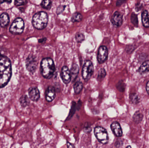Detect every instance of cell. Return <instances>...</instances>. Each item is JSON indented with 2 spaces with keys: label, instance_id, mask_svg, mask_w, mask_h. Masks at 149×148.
Listing matches in <instances>:
<instances>
[{
  "label": "cell",
  "instance_id": "cell-4",
  "mask_svg": "<svg viewBox=\"0 0 149 148\" xmlns=\"http://www.w3.org/2000/svg\"><path fill=\"white\" fill-rule=\"evenodd\" d=\"M24 28V23L21 17L16 18L9 28V31L14 35L20 34L23 32Z\"/></svg>",
  "mask_w": 149,
  "mask_h": 148
},
{
  "label": "cell",
  "instance_id": "cell-25",
  "mask_svg": "<svg viewBox=\"0 0 149 148\" xmlns=\"http://www.w3.org/2000/svg\"><path fill=\"white\" fill-rule=\"evenodd\" d=\"M20 103H21L22 106L23 107H25L29 105L30 103V101L28 96L25 95L22 96L20 98Z\"/></svg>",
  "mask_w": 149,
  "mask_h": 148
},
{
  "label": "cell",
  "instance_id": "cell-15",
  "mask_svg": "<svg viewBox=\"0 0 149 148\" xmlns=\"http://www.w3.org/2000/svg\"><path fill=\"white\" fill-rule=\"evenodd\" d=\"M141 20L143 27L149 28V14L148 10H144L142 13Z\"/></svg>",
  "mask_w": 149,
  "mask_h": 148
},
{
  "label": "cell",
  "instance_id": "cell-2",
  "mask_svg": "<svg viewBox=\"0 0 149 148\" xmlns=\"http://www.w3.org/2000/svg\"><path fill=\"white\" fill-rule=\"evenodd\" d=\"M40 70L42 75L44 78L47 79L52 78L56 70V67L53 60L50 57L43 59L41 63Z\"/></svg>",
  "mask_w": 149,
  "mask_h": 148
},
{
  "label": "cell",
  "instance_id": "cell-13",
  "mask_svg": "<svg viewBox=\"0 0 149 148\" xmlns=\"http://www.w3.org/2000/svg\"><path fill=\"white\" fill-rule=\"evenodd\" d=\"M29 94L30 99L33 101H37L40 98V92L37 88L33 87L30 89Z\"/></svg>",
  "mask_w": 149,
  "mask_h": 148
},
{
  "label": "cell",
  "instance_id": "cell-1",
  "mask_svg": "<svg viewBox=\"0 0 149 148\" xmlns=\"http://www.w3.org/2000/svg\"><path fill=\"white\" fill-rule=\"evenodd\" d=\"M11 74L12 69L9 59L0 52V88L8 83Z\"/></svg>",
  "mask_w": 149,
  "mask_h": 148
},
{
  "label": "cell",
  "instance_id": "cell-20",
  "mask_svg": "<svg viewBox=\"0 0 149 148\" xmlns=\"http://www.w3.org/2000/svg\"><path fill=\"white\" fill-rule=\"evenodd\" d=\"M82 16L81 14L78 12L74 13L71 17V21L72 22H78L82 20Z\"/></svg>",
  "mask_w": 149,
  "mask_h": 148
},
{
  "label": "cell",
  "instance_id": "cell-8",
  "mask_svg": "<svg viewBox=\"0 0 149 148\" xmlns=\"http://www.w3.org/2000/svg\"><path fill=\"white\" fill-rule=\"evenodd\" d=\"M26 66L27 70L31 73L36 71L37 67V61L33 55H29L26 59Z\"/></svg>",
  "mask_w": 149,
  "mask_h": 148
},
{
  "label": "cell",
  "instance_id": "cell-5",
  "mask_svg": "<svg viewBox=\"0 0 149 148\" xmlns=\"http://www.w3.org/2000/svg\"><path fill=\"white\" fill-rule=\"evenodd\" d=\"M94 133L96 139L100 143L106 144L108 142L109 140L108 134L105 128L101 127H95Z\"/></svg>",
  "mask_w": 149,
  "mask_h": 148
},
{
  "label": "cell",
  "instance_id": "cell-17",
  "mask_svg": "<svg viewBox=\"0 0 149 148\" xmlns=\"http://www.w3.org/2000/svg\"><path fill=\"white\" fill-rule=\"evenodd\" d=\"M138 72L141 74L149 72V60L144 62L138 69Z\"/></svg>",
  "mask_w": 149,
  "mask_h": 148
},
{
  "label": "cell",
  "instance_id": "cell-18",
  "mask_svg": "<svg viewBox=\"0 0 149 148\" xmlns=\"http://www.w3.org/2000/svg\"><path fill=\"white\" fill-rule=\"evenodd\" d=\"M133 120L136 123H141L143 119V115L141 113H140L139 111H137L135 113L133 116Z\"/></svg>",
  "mask_w": 149,
  "mask_h": 148
},
{
  "label": "cell",
  "instance_id": "cell-34",
  "mask_svg": "<svg viewBox=\"0 0 149 148\" xmlns=\"http://www.w3.org/2000/svg\"><path fill=\"white\" fill-rule=\"evenodd\" d=\"M46 40H47V38H42V39H39L38 40V42L40 43H43L46 41Z\"/></svg>",
  "mask_w": 149,
  "mask_h": 148
},
{
  "label": "cell",
  "instance_id": "cell-32",
  "mask_svg": "<svg viewBox=\"0 0 149 148\" xmlns=\"http://www.w3.org/2000/svg\"><path fill=\"white\" fill-rule=\"evenodd\" d=\"M63 8H65V6H63V7H62V6H61L58 7L57 10V13L58 14H59L62 13L63 10H62V9Z\"/></svg>",
  "mask_w": 149,
  "mask_h": 148
},
{
  "label": "cell",
  "instance_id": "cell-19",
  "mask_svg": "<svg viewBox=\"0 0 149 148\" xmlns=\"http://www.w3.org/2000/svg\"><path fill=\"white\" fill-rule=\"evenodd\" d=\"M74 92L75 94H79L80 93L83 88V84L81 81H77L75 83L74 86Z\"/></svg>",
  "mask_w": 149,
  "mask_h": 148
},
{
  "label": "cell",
  "instance_id": "cell-3",
  "mask_svg": "<svg viewBox=\"0 0 149 148\" xmlns=\"http://www.w3.org/2000/svg\"><path fill=\"white\" fill-rule=\"evenodd\" d=\"M49 16L47 13L43 11H40L36 13L32 19L33 27L38 30H43L48 25Z\"/></svg>",
  "mask_w": 149,
  "mask_h": 148
},
{
  "label": "cell",
  "instance_id": "cell-31",
  "mask_svg": "<svg viewBox=\"0 0 149 148\" xmlns=\"http://www.w3.org/2000/svg\"><path fill=\"white\" fill-rule=\"evenodd\" d=\"M126 1V0H117V2H116V6H120L122 4H123L124 3H125Z\"/></svg>",
  "mask_w": 149,
  "mask_h": 148
},
{
  "label": "cell",
  "instance_id": "cell-14",
  "mask_svg": "<svg viewBox=\"0 0 149 148\" xmlns=\"http://www.w3.org/2000/svg\"><path fill=\"white\" fill-rule=\"evenodd\" d=\"M9 22V17L7 13H3L0 15V26L1 28L7 27Z\"/></svg>",
  "mask_w": 149,
  "mask_h": 148
},
{
  "label": "cell",
  "instance_id": "cell-28",
  "mask_svg": "<svg viewBox=\"0 0 149 148\" xmlns=\"http://www.w3.org/2000/svg\"><path fill=\"white\" fill-rule=\"evenodd\" d=\"M27 2V0H15V4L17 7H20L26 5Z\"/></svg>",
  "mask_w": 149,
  "mask_h": 148
},
{
  "label": "cell",
  "instance_id": "cell-29",
  "mask_svg": "<svg viewBox=\"0 0 149 148\" xmlns=\"http://www.w3.org/2000/svg\"><path fill=\"white\" fill-rule=\"evenodd\" d=\"M126 49L128 53H131L134 50L135 47L133 45H128Z\"/></svg>",
  "mask_w": 149,
  "mask_h": 148
},
{
  "label": "cell",
  "instance_id": "cell-12",
  "mask_svg": "<svg viewBox=\"0 0 149 148\" xmlns=\"http://www.w3.org/2000/svg\"><path fill=\"white\" fill-rule=\"evenodd\" d=\"M56 97V90L54 87L49 86L46 90L45 98L48 102H51Z\"/></svg>",
  "mask_w": 149,
  "mask_h": 148
},
{
  "label": "cell",
  "instance_id": "cell-10",
  "mask_svg": "<svg viewBox=\"0 0 149 148\" xmlns=\"http://www.w3.org/2000/svg\"><path fill=\"white\" fill-rule=\"evenodd\" d=\"M111 23L116 28H119L123 23V15L119 11H116L114 13L111 19Z\"/></svg>",
  "mask_w": 149,
  "mask_h": 148
},
{
  "label": "cell",
  "instance_id": "cell-24",
  "mask_svg": "<svg viewBox=\"0 0 149 148\" xmlns=\"http://www.w3.org/2000/svg\"><path fill=\"white\" fill-rule=\"evenodd\" d=\"M107 75L106 70L104 68H101L98 72L97 79L99 81H101L105 78Z\"/></svg>",
  "mask_w": 149,
  "mask_h": 148
},
{
  "label": "cell",
  "instance_id": "cell-23",
  "mask_svg": "<svg viewBox=\"0 0 149 148\" xmlns=\"http://www.w3.org/2000/svg\"><path fill=\"white\" fill-rule=\"evenodd\" d=\"M75 40L77 43H81L85 40V36L84 34L81 32H78L75 34Z\"/></svg>",
  "mask_w": 149,
  "mask_h": 148
},
{
  "label": "cell",
  "instance_id": "cell-22",
  "mask_svg": "<svg viewBox=\"0 0 149 148\" xmlns=\"http://www.w3.org/2000/svg\"><path fill=\"white\" fill-rule=\"evenodd\" d=\"M130 101L132 103L134 104H137L140 102V98L136 94H132L130 96Z\"/></svg>",
  "mask_w": 149,
  "mask_h": 148
},
{
  "label": "cell",
  "instance_id": "cell-6",
  "mask_svg": "<svg viewBox=\"0 0 149 148\" xmlns=\"http://www.w3.org/2000/svg\"><path fill=\"white\" fill-rule=\"evenodd\" d=\"M94 73V66L92 62L87 61L84 63L82 70V76L85 81L91 78Z\"/></svg>",
  "mask_w": 149,
  "mask_h": 148
},
{
  "label": "cell",
  "instance_id": "cell-11",
  "mask_svg": "<svg viewBox=\"0 0 149 148\" xmlns=\"http://www.w3.org/2000/svg\"><path fill=\"white\" fill-rule=\"evenodd\" d=\"M114 134L117 137L122 136L123 131L120 123L117 122H114L110 126Z\"/></svg>",
  "mask_w": 149,
  "mask_h": 148
},
{
  "label": "cell",
  "instance_id": "cell-7",
  "mask_svg": "<svg viewBox=\"0 0 149 148\" xmlns=\"http://www.w3.org/2000/svg\"><path fill=\"white\" fill-rule=\"evenodd\" d=\"M108 57V50L107 47L101 46L99 47L97 54V60L100 64H102L107 61Z\"/></svg>",
  "mask_w": 149,
  "mask_h": 148
},
{
  "label": "cell",
  "instance_id": "cell-36",
  "mask_svg": "<svg viewBox=\"0 0 149 148\" xmlns=\"http://www.w3.org/2000/svg\"><path fill=\"white\" fill-rule=\"evenodd\" d=\"M72 145L70 143V142H67V147H68V148L74 147V146H72Z\"/></svg>",
  "mask_w": 149,
  "mask_h": 148
},
{
  "label": "cell",
  "instance_id": "cell-26",
  "mask_svg": "<svg viewBox=\"0 0 149 148\" xmlns=\"http://www.w3.org/2000/svg\"><path fill=\"white\" fill-rule=\"evenodd\" d=\"M131 22L136 27H138V19L137 15L134 13H132L130 17Z\"/></svg>",
  "mask_w": 149,
  "mask_h": 148
},
{
  "label": "cell",
  "instance_id": "cell-30",
  "mask_svg": "<svg viewBox=\"0 0 149 148\" xmlns=\"http://www.w3.org/2000/svg\"><path fill=\"white\" fill-rule=\"evenodd\" d=\"M135 9L136 11H139L141 10L143 8L142 3H137L135 5Z\"/></svg>",
  "mask_w": 149,
  "mask_h": 148
},
{
  "label": "cell",
  "instance_id": "cell-35",
  "mask_svg": "<svg viewBox=\"0 0 149 148\" xmlns=\"http://www.w3.org/2000/svg\"><path fill=\"white\" fill-rule=\"evenodd\" d=\"M146 88L147 92H148V94L149 95V81L147 83V84H146Z\"/></svg>",
  "mask_w": 149,
  "mask_h": 148
},
{
  "label": "cell",
  "instance_id": "cell-37",
  "mask_svg": "<svg viewBox=\"0 0 149 148\" xmlns=\"http://www.w3.org/2000/svg\"><path fill=\"white\" fill-rule=\"evenodd\" d=\"M129 147L131 148V147H130V146H128V147H127V148H129Z\"/></svg>",
  "mask_w": 149,
  "mask_h": 148
},
{
  "label": "cell",
  "instance_id": "cell-33",
  "mask_svg": "<svg viewBox=\"0 0 149 148\" xmlns=\"http://www.w3.org/2000/svg\"><path fill=\"white\" fill-rule=\"evenodd\" d=\"M12 2V0H0V4L6 2L8 3H10Z\"/></svg>",
  "mask_w": 149,
  "mask_h": 148
},
{
  "label": "cell",
  "instance_id": "cell-16",
  "mask_svg": "<svg viewBox=\"0 0 149 148\" xmlns=\"http://www.w3.org/2000/svg\"><path fill=\"white\" fill-rule=\"evenodd\" d=\"M70 71L71 74V80H72V81H74L77 78L79 74V68L78 65L76 63L73 64L72 65Z\"/></svg>",
  "mask_w": 149,
  "mask_h": 148
},
{
  "label": "cell",
  "instance_id": "cell-21",
  "mask_svg": "<svg viewBox=\"0 0 149 148\" xmlns=\"http://www.w3.org/2000/svg\"><path fill=\"white\" fill-rule=\"evenodd\" d=\"M41 5L42 8L49 10L51 8L52 3L51 0H43L41 3Z\"/></svg>",
  "mask_w": 149,
  "mask_h": 148
},
{
  "label": "cell",
  "instance_id": "cell-27",
  "mask_svg": "<svg viewBox=\"0 0 149 148\" xmlns=\"http://www.w3.org/2000/svg\"><path fill=\"white\" fill-rule=\"evenodd\" d=\"M116 87L119 91L122 92H123L125 89V83H123V81H120L117 83V85H116Z\"/></svg>",
  "mask_w": 149,
  "mask_h": 148
},
{
  "label": "cell",
  "instance_id": "cell-9",
  "mask_svg": "<svg viewBox=\"0 0 149 148\" xmlns=\"http://www.w3.org/2000/svg\"><path fill=\"white\" fill-rule=\"evenodd\" d=\"M60 76L64 83L67 84L71 81V74L70 70L66 66H64L61 70Z\"/></svg>",
  "mask_w": 149,
  "mask_h": 148
}]
</instances>
